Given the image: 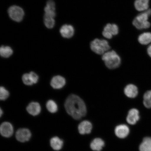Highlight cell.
<instances>
[{
  "label": "cell",
  "instance_id": "6da1fadb",
  "mask_svg": "<svg viewBox=\"0 0 151 151\" xmlns=\"http://www.w3.org/2000/svg\"><path fill=\"white\" fill-rule=\"evenodd\" d=\"M67 112L75 120H80L86 114V107L84 101L75 94H71L66 100L65 104Z\"/></svg>",
  "mask_w": 151,
  "mask_h": 151
},
{
  "label": "cell",
  "instance_id": "7a4b0ae2",
  "mask_svg": "<svg viewBox=\"0 0 151 151\" xmlns=\"http://www.w3.org/2000/svg\"><path fill=\"white\" fill-rule=\"evenodd\" d=\"M105 65L109 69L117 68L120 65L121 58L114 50L108 51L104 54L102 57Z\"/></svg>",
  "mask_w": 151,
  "mask_h": 151
},
{
  "label": "cell",
  "instance_id": "3957f363",
  "mask_svg": "<svg viewBox=\"0 0 151 151\" xmlns=\"http://www.w3.org/2000/svg\"><path fill=\"white\" fill-rule=\"evenodd\" d=\"M151 15V9H150L139 14L134 19L133 22V25L139 29H147L150 27V23L148 20Z\"/></svg>",
  "mask_w": 151,
  "mask_h": 151
},
{
  "label": "cell",
  "instance_id": "277c9868",
  "mask_svg": "<svg viewBox=\"0 0 151 151\" xmlns=\"http://www.w3.org/2000/svg\"><path fill=\"white\" fill-rule=\"evenodd\" d=\"M90 48L91 50L95 53L103 55L108 51L110 47L108 41L104 40L94 39L90 43Z\"/></svg>",
  "mask_w": 151,
  "mask_h": 151
},
{
  "label": "cell",
  "instance_id": "5b68a950",
  "mask_svg": "<svg viewBox=\"0 0 151 151\" xmlns=\"http://www.w3.org/2000/svg\"><path fill=\"white\" fill-rule=\"evenodd\" d=\"M8 12L9 17L15 22H20L23 19L24 12L23 9L20 6H12L9 7Z\"/></svg>",
  "mask_w": 151,
  "mask_h": 151
},
{
  "label": "cell",
  "instance_id": "8992f818",
  "mask_svg": "<svg viewBox=\"0 0 151 151\" xmlns=\"http://www.w3.org/2000/svg\"><path fill=\"white\" fill-rule=\"evenodd\" d=\"M118 32L119 28L116 24H108L104 28L102 34L104 37L106 38L111 39L113 35H117Z\"/></svg>",
  "mask_w": 151,
  "mask_h": 151
},
{
  "label": "cell",
  "instance_id": "52a82bcc",
  "mask_svg": "<svg viewBox=\"0 0 151 151\" xmlns=\"http://www.w3.org/2000/svg\"><path fill=\"white\" fill-rule=\"evenodd\" d=\"M31 137V132L27 128H20L17 131L16 134L17 140L22 142L29 141Z\"/></svg>",
  "mask_w": 151,
  "mask_h": 151
},
{
  "label": "cell",
  "instance_id": "ba28073f",
  "mask_svg": "<svg viewBox=\"0 0 151 151\" xmlns=\"http://www.w3.org/2000/svg\"><path fill=\"white\" fill-rule=\"evenodd\" d=\"M0 132L3 137H9L14 133V128L10 123L5 122L1 124L0 127Z\"/></svg>",
  "mask_w": 151,
  "mask_h": 151
},
{
  "label": "cell",
  "instance_id": "9c48e42d",
  "mask_svg": "<svg viewBox=\"0 0 151 151\" xmlns=\"http://www.w3.org/2000/svg\"><path fill=\"white\" fill-rule=\"evenodd\" d=\"M55 4L53 0H48L44 9L45 16L54 18L56 16Z\"/></svg>",
  "mask_w": 151,
  "mask_h": 151
},
{
  "label": "cell",
  "instance_id": "30bf717a",
  "mask_svg": "<svg viewBox=\"0 0 151 151\" xmlns=\"http://www.w3.org/2000/svg\"><path fill=\"white\" fill-rule=\"evenodd\" d=\"M139 112L137 109H132L129 111L126 120L128 124L134 125L137 123L139 119Z\"/></svg>",
  "mask_w": 151,
  "mask_h": 151
},
{
  "label": "cell",
  "instance_id": "8fae6325",
  "mask_svg": "<svg viewBox=\"0 0 151 151\" xmlns=\"http://www.w3.org/2000/svg\"><path fill=\"white\" fill-rule=\"evenodd\" d=\"M129 132V128L125 124H120L117 126L115 129V134L120 139H124L127 137Z\"/></svg>",
  "mask_w": 151,
  "mask_h": 151
},
{
  "label": "cell",
  "instance_id": "7c38bea8",
  "mask_svg": "<svg viewBox=\"0 0 151 151\" xmlns=\"http://www.w3.org/2000/svg\"><path fill=\"white\" fill-rule=\"evenodd\" d=\"M60 32L62 37L65 38H70L74 35L75 30L72 26L66 24L62 26Z\"/></svg>",
  "mask_w": 151,
  "mask_h": 151
},
{
  "label": "cell",
  "instance_id": "4fadbf2b",
  "mask_svg": "<svg viewBox=\"0 0 151 151\" xmlns=\"http://www.w3.org/2000/svg\"><path fill=\"white\" fill-rule=\"evenodd\" d=\"M66 81L65 78L60 76H56L53 77L50 84L55 89H60L65 86Z\"/></svg>",
  "mask_w": 151,
  "mask_h": 151
},
{
  "label": "cell",
  "instance_id": "5bb4252c",
  "mask_svg": "<svg viewBox=\"0 0 151 151\" xmlns=\"http://www.w3.org/2000/svg\"><path fill=\"white\" fill-rule=\"evenodd\" d=\"M92 124L88 121L85 120L81 122L78 126L79 133L81 134L84 135L90 134L92 129Z\"/></svg>",
  "mask_w": 151,
  "mask_h": 151
},
{
  "label": "cell",
  "instance_id": "9a60e30c",
  "mask_svg": "<svg viewBox=\"0 0 151 151\" xmlns=\"http://www.w3.org/2000/svg\"><path fill=\"white\" fill-rule=\"evenodd\" d=\"M124 93L128 98H135L137 97L138 90L136 86L133 84H128L124 89Z\"/></svg>",
  "mask_w": 151,
  "mask_h": 151
},
{
  "label": "cell",
  "instance_id": "2e32d148",
  "mask_svg": "<svg viewBox=\"0 0 151 151\" xmlns=\"http://www.w3.org/2000/svg\"><path fill=\"white\" fill-rule=\"evenodd\" d=\"M26 109L29 114L36 116L40 113L41 107L39 103L33 102L28 105Z\"/></svg>",
  "mask_w": 151,
  "mask_h": 151
},
{
  "label": "cell",
  "instance_id": "e0dca14e",
  "mask_svg": "<svg viewBox=\"0 0 151 151\" xmlns=\"http://www.w3.org/2000/svg\"><path fill=\"white\" fill-rule=\"evenodd\" d=\"M105 146L104 142L101 138L94 139L90 144V148L93 151H101Z\"/></svg>",
  "mask_w": 151,
  "mask_h": 151
},
{
  "label": "cell",
  "instance_id": "ac0fdd59",
  "mask_svg": "<svg viewBox=\"0 0 151 151\" xmlns=\"http://www.w3.org/2000/svg\"><path fill=\"white\" fill-rule=\"evenodd\" d=\"M149 0H136L135 7L139 11H145L149 8Z\"/></svg>",
  "mask_w": 151,
  "mask_h": 151
},
{
  "label": "cell",
  "instance_id": "d6986e66",
  "mask_svg": "<svg viewBox=\"0 0 151 151\" xmlns=\"http://www.w3.org/2000/svg\"><path fill=\"white\" fill-rule=\"evenodd\" d=\"M50 146L54 150H61L63 146V141L57 137H53L50 140Z\"/></svg>",
  "mask_w": 151,
  "mask_h": 151
},
{
  "label": "cell",
  "instance_id": "ffe728a7",
  "mask_svg": "<svg viewBox=\"0 0 151 151\" xmlns=\"http://www.w3.org/2000/svg\"><path fill=\"white\" fill-rule=\"evenodd\" d=\"M139 149V151H151V137L144 138Z\"/></svg>",
  "mask_w": 151,
  "mask_h": 151
},
{
  "label": "cell",
  "instance_id": "44dd1931",
  "mask_svg": "<svg viewBox=\"0 0 151 151\" xmlns=\"http://www.w3.org/2000/svg\"><path fill=\"white\" fill-rule=\"evenodd\" d=\"M138 39L139 42L141 44L148 45L151 42V33H143L139 35Z\"/></svg>",
  "mask_w": 151,
  "mask_h": 151
},
{
  "label": "cell",
  "instance_id": "7402d4cb",
  "mask_svg": "<svg viewBox=\"0 0 151 151\" xmlns=\"http://www.w3.org/2000/svg\"><path fill=\"white\" fill-rule=\"evenodd\" d=\"M13 50L9 46H2L0 48V54L4 58H8L12 55Z\"/></svg>",
  "mask_w": 151,
  "mask_h": 151
},
{
  "label": "cell",
  "instance_id": "603a6c76",
  "mask_svg": "<svg viewBox=\"0 0 151 151\" xmlns=\"http://www.w3.org/2000/svg\"><path fill=\"white\" fill-rule=\"evenodd\" d=\"M143 104L147 108H151V90L145 92L143 96Z\"/></svg>",
  "mask_w": 151,
  "mask_h": 151
},
{
  "label": "cell",
  "instance_id": "cb8c5ba5",
  "mask_svg": "<svg viewBox=\"0 0 151 151\" xmlns=\"http://www.w3.org/2000/svg\"><path fill=\"white\" fill-rule=\"evenodd\" d=\"M46 107L50 113H55L58 110V105L52 100H49L46 104Z\"/></svg>",
  "mask_w": 151,
  "mask_h": 151
},
{
  "label": "cell",
  "instance_id": "d4e9b609",
  "mask_svg": "<svg viewBox=\"0 0 151 151\" xmlns=\"http://www.w3.org/2000/svg\"><path fill=\"white\" fill-rule=\"evenodd\" d=\"M44 22L46 27L49 29L53 28L55 24V21L54 18L51 17L44 16Z\"/></svg>",
  "mask_w": 151,
  "mask_h": 151
},
{
  "label": "cell",
  "instance_id": "484cf974",
  "mask_svg": "<svg viewBox=\"0 0 151 151\" xmlns=\"http://www.w3.org/2000/svg\"><path fill=\"white\" fill-rule=\"evenodd\" d=\"M22 80L24 84L27 86H31L34 84L29 73H25L22 76Z\"/></svg>",
  "mask_w": 151,
  "mask_h": 151
},
{
  "label": "cell",
  "instance_id": "4316f807",
  "mask_svg": "<svg viewBox=\"0 0 151 151\" xmlns=\"http://www.w3.org/2000/svg\"><path fill=\"white\" fill-rule=\"evenodd\" d=\"M9 95V92L4 87L1 86L0 88V99L3 101L6 99Z\"/></svg>",
  "mask_w": 151,
  "mask_h": 151
},
{
  "label": "cell",
  "instance_id": "83f0119b",
  "mask_svg": "<svg viewBox=\"0 0 151 151\" xmlns=\"http://www.w3.org/2000/svg\"><path fill=\"white\" fill-rule=\"evenodd\" d=\"M29 74L30 76H31L34 84L37 83L39 79V77L38 76V75L36 73H34V72H31L29 73Z\"/></svg>",
  "mask_w": 151,
  "mask_h": 151
},
{
  "label": "cell",
  "instance_id": "f1b7e54d",
  "mask_svg": "<svg viewBox=\"0 0 151 151\" xmlns=\"http://www.w3.org/2000/svg\"><path fill=\"white\" fill-rule=\"evenodd\" d=\"M147 52H148L149 55L151 58V45L147 48Z\"/></svg>",
  "mask_w": 151,
  "mask_h": 151
},
{
  "label": "cell",
  "instance_id": "f546056e",
  "mask_svg": "<svg viewBox=\"0 0 151 151\" xmlns=\"http://www.w3.org/2000/svg\"><path fill=\"white\" fill-rule=\"evenodd\" d=\"M3 114V112L2 110L1 109V112H0V114H1V116Z\"/></svg>",
  "mask_w": 151,
  "mask_h": 151
}]
</instances>
